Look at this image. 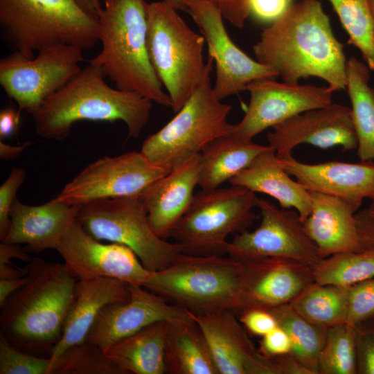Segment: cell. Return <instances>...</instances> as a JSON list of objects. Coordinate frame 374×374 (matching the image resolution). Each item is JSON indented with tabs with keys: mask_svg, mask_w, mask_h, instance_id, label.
I'll return each mask as SVG.
<instances>
[{
	"mask_svg": "<svg viewBox=\"0 0 374 374\" xmlns=\"http://www.w3.org/2000/svg\"><path fill=\"white\" fill-rule=\"evenodd\" d=\"M348 288L313 282L290 304L308 321L328 328L346 323Z\"/></svg>",
	"mask_w": 374,
	"mask_h": 374,
	"instance_id": "cell-32",
	"label": "cell"
},
{
	"mask_svg": "<svg viewBox=\"0 0 374 374\" xmlns=\"http://www.w3.org/2000/svg\"><path fill=\"white\" fill-rule=\"evenodd\" d=\"M357 374H374V317L355 326Z\"/></svg>",
	"mask_w": 374,
	"mask_h": 374,
	"instance_id": "cell-39",
	"label": "cell"
},
{
	"mask_svg": "<svg viewBox=\"0 0 374 374\" xmlns=\"http://www.w3.org/2000/svg\"><path fill=\"white\" fill-rule=\"evenodd\" d=\"M344 46L318 0H301L263 29L253 46L256 60L284 82L317 77L333 91L346 89Z\"/></svg>",
	"mask_w": 374,
	"mask_h": 374,
	"instance_id": "cell-1",
	"label": "cell"
},
{
	"mask_svg": "<svg viewBox=\"0 0 374 374\" xmlns=\"http://www.w3.org/2000/svg\"><path fill=\"white\" fill-rule=\"evenodd\" d=\"M213 62L208 56L204 78L189 99L143 141L140 152L152 163L170 171L212 141L232 133L234 124L227 120L232 107L221 102L211 84Z\"/></svg>",
	"mask_w": 374,
	"mask_h": 374,
	"instance_id": "cell-8",
	"label": "cell"
},
{
	"mask_svg": "<svg viewBox=\"0 0 374 374\" xmlns=\"http://www.w3.org/2000/svg\"><path fill=\"white\" fill-rule=\"evenodd\" d=\"M50 357L25 353L0 332V374H48Z\"/></svg>",
	"mask_w": 374,
	"mask_h": 374,
	"instance_id": "cell-37",
	"label": "cell"
},
{
	"mask_svg": "<svg viewBox=\"0 0 374 374\" xmlns=\"http://www.w3.org/2000/svg\"><path fill=\"white\" fill-rule=\"evenodd\" d=\"M271 129L267 134L268 145L278 159L292 157L301 144L321 149L338 145L346 151L357 148L351 109L338 103L296 114Z\"/></svg>",
	"mask_w": 374,
	"mask_h": 374,
	"instance_id": "cell-18",
	"label": "cell"
},
{
	"mask_svg": "<svg viewBox=\"0 0 374 374\" xmlns=\"http://www.w3.org/2000/svg\"><path fill=\"white\" fill-rule=\"evenodd\" d=\"M69 271L78 280L109 277L143 285L152 271L128 247L103 244L77 221L70 226L56 249Z\"/></svg>",
	"mask_w": 374,
	"mask_h": 374,
	"instance_id": "cell-17",
	"label": "cell"
},
{
	"mask_svg": "<svg viewBox=\"0 0 374 374\" xmlns=\"http://www.w3.org/2000/svg\"><path fill=\"white\" fill-rule=\"evenodd\" d=\"M129 287L130 299L105 305L98 314L84 341L105 350L154 323L193 318L188 310L168 302L140 285L130 283Z\"/></svg>",
	"mask_w": 374,
	"mask_h": 374,
	"instance_id": "cell-19",
	"label": "cell"
},
{
	"mask_svg": "<svg viewBox=\"0 0 374 374\" xmlns=\"http://www.w3.org/2000/svg\"><path fill=\"white\" fill-rule=\"evenodd\" d=\"M240 260V288L232 311L269 310L290 303L314 282L313 265L290 259L259 258Z\"/></svg>",
	"mask_w": 374,
	"mask_h": 374,
	"instance_id": "cell-16",
	"label": "cell"
},
{
	"mask_svg": "<svg viewBox=\"0 0 374 374\" xmlns=\"http://www.w3.org/2000/svg\"><path fill=\"white\" fill-rule=\"evenodd\" d=\"M26 177V171L13 168L7 179L0 186V240L3 241L10 225V211L16 194Z\"/></svg>",
	"mask_w": 374,
	"mask_h": 374,
	"instance_id": "cell-40",
	"label": "cell"
},
{
	"mask_svg": "<svg viewBox=\"0 0 374 374\" xmlns=\"http://www.w3.org/2000/svg\"><path fill=\"white\" fill-rule=\"evenodd\" d=\"M348 35V43L356 47L374 72V17L369 0H328Z\"/></svg>",
	"mask_w": 374,
	"mask_h": 374,
	"instance_id": "cell-34",
	"label": "cell"
},
{
	"mask_svg": "<svg viewBox=\"0 0 374 374\" xmlns=\"http://www.w3.org/2000/svg\"><path fill=\"white\" fill-rule=\"evenodd\" d=\"M77 221L96 240L130 248L152 271L166 268L181 252L176 242H168L153 231L139 195L98 199L82 205Z\"/></svg>",
	"mask_w": 374,
	"mask_h": 374,
	"instance_id": "cell-10",
	"label": "cell"
},
{
	"mask_svg": "<svg viewBox=\"0 0 374 374\" xmlns=\"http://www.w3.org/2000/svg\"><path fill=\"white\" fill-rule=\"evenodd\" d=\"M237 317L248 332L261 337L278 326L275 317L267 309H247Z\"/></svg>",
	"mask_w": 374,
	"mask_h": 374,
	"instance_id": "cell-41",
	"label": "cell"
},
{
	"mask_svg": "<svg viewBox=\"0 0 374 374\" xmlns=\"http://www.w3.org/2000/svg\"><path fill=\"white\" fill-rule=\"evenodd\" d=\"M130 283L109 277L78 280L66 315L62 337L51 360L66 348L84 341L100 310L107 304L130 299Z\"/></svg>",
	"mask_w": 374,
	"mask_h": 374,
	"instance_id": "cell-25",
	"label": "cell"
},
{
	"mask_svg": "<svg viewBox=\"0 0 374 374\" xmlns=\"http://www.w3.org/2000/svg\"><path fill=\"white\" fill-rule=\"evenodd\" d=\"M374 317V277L348 288L346 323L355 326Z\"/></svg>",
	"mask_w": 374,
	"mask_h": 374,
	"instance_id": "cell-38",
	"label": "cell"
},
{
	"mask_svg": "<svg viewBox=\"0 0 374 374\" xmlns=\"http://www.w3.org/2000/svg\"><path fill=\"white\" fill-rule=\"evenodd\" d=\"M89 13L97 16L102 8L100 0H76Z\"/></svg>",
	"mask_w": 374,
	"mask_h": 374,
	"instance_id": "cell-51",
	"label": "cell"
},
{
	"mask_svg": "<svg viewBox=\"0 0 374 374\" xmlns=\"http://www.w3.org/2000/svg\"><path fill=\"white\" fill-rule=\"evenodd\" d=\"M165 364L168 374H219L206 337L193 318L167 322Z\"/></svg>",
	"mask_w": 374,
	"mask_h": 374,
	"instance_id": "cell-27",
	"label": "cell"
},
{
	"mask_svg": "<svg viewBox=\"0 0 374 374\" xmlns=\"http://www.w3.org/2000/svg\"><path fill=\"white\" fill-rule=\"evenodd\" d=\"M199 154L172 168L139 195L151 228L163 239L169 238L191 204L199 184Z\"/></svg>",
	"mask_w": 374,
	"mask_h": 374,
	"instance_id": "cell-22",
	"label": "cell"
},
{
	"mask_svg": "<svg viewBox=\"0 0 374 374\" xmlns=\"http://www.w3.org/2000/svg\"><path fill=\"white\" fill-rule=\"evenodd\" d=\"M191 314L206 337L219 374H282L277 358L260 353L231 310Z\"/></svg>",
	"mask_w": 374,
	"mask_h": 374,
	"instance_id": "cell-20",
	"label": "cell"
},
{
	"mask_svg": "<svg viewBox=\"0 0 374 374\" xmlns=\"http://www.w3.org/2000/svg\"><path fill=\"white\" fill-rule=\"evenodd\" d=\"M20 109L6 107L0 112V139L1 141L14 135L19 126Z\"/></svg>",
	"mask_w": 374,
	"mask_h": 374,
	"instance_id": "cell-46",
	"label": "cell"
},
{
	"mask_svg": "<svg viewBox=\"0 0 374 374\" xmlns=\"http://www.w3.org/2000/svg\"><path fill=\"white\" fill-rule=\"evenodd\" d=\"M256 193L235 185L202 190L171 231L181 252L198 256L226 254L227 238L247 231L257 219Z\"/></svg>",
	"mask_w": 374,
	"mask_h": 374,
	"instance_id": "cell-9",
	"label": "cell"
},
{
	"mask_svg": "<svg viewBox=\"0 0 374 374\" xmlns=\"http://www.w3.org/2000/svg\"><path fill=\"white\" fill-rule=\"evenodd\" d=\"M371 8L374 17V0H369Z\"/></svg>",
	"mask_w": 374,
	"mask_h": 374,
	"instance_id": "cell-53",
	"label": "cell"
},
{
	"mask_svg": "<svg viewBox=\"0 0 374 374\" xmlns=\"http://www.w3.org/2000/svg\"><path fill=\"white\" fill-rule=\"evenodd\" d=\"M314 282L350 287L374 277V248L335 253L313 266Z\"/></svg>",
	"mask_w": 374,
	"mask_h": 374,
	"instance_id": "cell-33",
	"label": "cell"
},
{
	"mask_svg": "<svg viewBox=\"0 0 374 374\" xmlns=\"http://www.w3.org/2000/svg\"><path fill=\"white\" fill-rule=\"evenodd\" d=\"M145 0H104L98 14L101 50L89 63L99 66L116 88L170 107L149 59Z\"/></svg>",
	"mask_w": 374,
	"mask_h": 374,
	"instance_id": "cell-4",
	"label": "cell"
},
{
	"mask_svg": "<svg viewBox=\"0 0 374 374\" xmlns=\"http://www.w3.org/2000/svg\"><path fill=\"white\" fill-rule=\"evenodd\" d=\"M172 3L177 10H184V5L181 3V0H166Z\"/></svg>",
	"mask_w": 374,
	"mask_h": 374,
	"instance_id": "cell-52",
	"label": "cell"
},
{
	"mask_svg": "<svg viewBox=\"0 0 374 374\" xmlns=\"http://www.w3.org/2000/svg\"><path fill=\"white\" fill-rule=\"evenodd\" d=\"M25 276V268H19L13 264L0 265V280L19 278Z\"/></svg>",
	"mask_w": 374,
	"mask_h": 374,
	"instance_id": "cell-50",
	"label": "cell"
},
{
	"mask_svg": "<svg viewBox=\"0 0 374 374\" xmlns=\"http://www.w3.org/2000/svg\"><path fill=\"white\" fill-rule=\"evenodd\" d=\"M84 50L58 44L39 50L32 58L12 52L0 60V84L20 110L33 116L44 101L81 69Z\"/></svg>",
	"mask_w": 374,
	"mask_h": 374,
	"instance_id": "cell-11",
	"label": "cell"
},
{
	"mask_svg": "<svg viewBox=\"0 0 374 374\" xmlns=\"http://www.w3.org/2000/svg\"><path fill=\"white\" fill-rule=\"evenodd\" d=\"M346 77L357 155L362 162H374V89L369 85L370 69L352 57L347 60Z\"/></svg>",
	"mask_w": 374,
	"mask_h": 374,
	"instance_id": "cell-30",
	"label": "cell"
},
{
	"mask_svg": "<svg viewBox=\"0 0 374 374\" xmlns=\"http://www.w3.org/2000/svg\"><path fill=\"white\" fill-rule=\"evenodd\" d=\"M309 192L311 212L302 224L321 258L341 252L366 249L353 206L338 197Z\"/></svg>",
	"mask_w": 374,
	"mask_h": 374,
	"instance_id": "cell-24",
	"label": "cell"
},
{
	"mask_svg": "<svg viewBox=\"0 0 374 374\" xmlns=\"http://www.w3.org/2000/svg\"><path fill=\"white\" fill-rule=\"evenodd\" d=\"M82 205H70L55 197L39 206L24 204L16 199L10 211V225L2 242L26 244V252L56 249Z\"/></svg>",
	"mask_w": 374,
	"mask_h": 374,
	"instance_id": "cell-23",
	"label": "cell"
},
{
	"mask_svg": "<svg viewBox=\"0 0 374 374\" xmlns=\"http://www.w3.org/2000/svg\"><path fill=\"white\" fill-rule=\"evenodd\" d=\"M19 258L22 261L30 262L33 258L22 249L19 244L1 242L0 244V265L12 264L11 258Z\"/></svg>",
	"mask_w": 374,
	"mask_h": 374,
	"instance_id": "cell-47",
	"label": "cell"
},
{
	"mask_svg": "<svg viewBox=\"0 0 374 374\" xmlns=\"http://www.w3.org/2000/svg\"><path fill=\"white\" fill-rule=\"evenodd\" d=\"M221 11L224 19L237 28H243L251 13L250 0H209Z\"/></svg>",
	"mask_w": 374,
	"mask_h": 374,
	"instance_id": "cell-43",
	"label": "cell"
},
{
	"mask_svg": "<svg viewBox=\"0 0 374 374\" xmlns=\"http://www.w3.org/2000/svg\"><path fill=\"white\" fill-rule=\"evenodd\" d=\"M261 222L254 230L237 233L228 242L226 254L237 260L278 258L311 265L321 258L305 232L299 213L259 198Z\"/></svg>",
	"mask_w": 374,
	"mask_h": 374,
	"instance_id": "cell-13",
	"label": "cell"
},
{
	"mask_svg": "<svg viewBox=\"0 0 374 374\" xmlns=\"http://www.w3.org/2000/svg\"><path fill=\"white\" fill-rule=\"evenodd\" d=\"M142 286L195 314L233 311L240 288V260L228 255L180 252L168 267L151 271Z\"/></svg>",
	"mask_w": 374,
	"mask_h": 374,
	"instance_id": "cell-7",
	"label": "cell"
},
{
	"mask_svg": "<svg viewBox=\"0 0 374 374\" xmlns=\"http://www.w3.org/2000/svg\"><path fill=\"white\" fill-rule=\"evenodd\" d=\"M26 277L0 280V308L26 282Z\"/></svg>",
	"mask_w": 374,
	"mask_h": 374,
	"instance_id": "cell-48",
	"label": "cell"
},
{
	"mask_svg": "<svg viewBox=\"0 0 374 374\" xmlns=\"http://www.w3.org/2000/svg\"><path fill=\"white\" fill-rule=\"evenodd\" d=\"M269 310L290 337L292 345L290 354L309 374H318L319 357L328 328L308 321L290 303Z\"/></svg>",
	"mask_w": 374,
	"mask_h": 374,
	"instance_id": "cell-31",
	"label": "cell"
},
{
	"mask_svg": "<svg viewBox=\"0 0 374 374\" xmlns=\"http://www.w3.org/2000/svg\"><path fill=\"white\" fill-rule=\"evenodd\" d=\"M48 374H123L100 347L83 341L51 360Z\"/></svg>",
	"mask_w": 374,
	"mask_h": 374,
	"instance_id": "cell-36",
	"label": "cell"
},
{
	"mask_svg": "<svg viewBox=\"0 0 374 374\" xmlns=\"http://www.w3.org/2000/svg\"><path fill=\"white\" fill-rule=\"evenodd\" d=\"M206 42L208 56L215 64L213 89L223 99L247 90L249 83L258 79L274 78L278 73L253 60L232 41L219 8L209 0H181Z\"/></svg>",
	"mask_w": 374,
	"mask_h": 374,
	"instance_id": "cell-14",
	"label": "cell"
},
{
	"mask_svg": "<svg viewBox=\"0 0 374 374\" xmlns=\"http://www.w3.org/2000/svg\"><path fill=\"white\" fill-rule=\"evenodd\" d=\"M268 147L232 134L215 139L199 154L198 186L202 190L219 188L248 167Z\"/></svg>",
	"mask_w": 374,
	"mask_h": 374,
	"instance_id": "cell-28",
	"label": "cell"
},
{
	"mask_svg": "<svg viewBox=\"0 0 374 374\" xmlns=\"http://www.w3.org/2000/svg\"><path fill=\"white\" fill-rule=\"evenodd\" d=\"M169 172L141 152L105 157L87 166L55 198L70 205H84L98 199L140 195Z\"/></svg>",
	"mask_w": 374,
	"mask_h": 374,
	"instance_id": "cell-12",
	"label": "cell"
},
{
	"mask_svg": "<svg viewBox=\"0 0 374 374\" xmlns=\"http://www.w3.org/2000/svg\"><path fill=\"white\" fill-rule=\"evenodd\" d=\"M105 78L98 66L89 63L82 68L33 116L36 133L62 141L78 121H121L128 136L138 138L150 119L153 102L139 93L113 88Z\"/></svg>",
	"mask_w": 374,
	"mask_h": 374,
	"instance_id": "cell-3",
	"label": "cell"
},
{
	"mask_svg": "<svg viewBox=\"0 0 374 374\" xmlns=\"http://www.w3.org/2000/svg\"><path fill=\"white\" fill-rule=\"evenodd\" d=\"M32 142L27 141L24 144L13 146L5 143L2 141L0 142V159L1 160H8L17 157Z\"/></svg>",
	"mask_w": 374,
	"mask_h": 374,
	"instance_id": "cell-49",
	"label": "cell"
},
{
	"mask_svg": "<svg viewBox=\"0 0 374 374\" xmlns=\"http://www.w3.org/2000/svg\"><path fill=\"white\" fill-rule=\"evenodd\" d=\"M355 217L364 247L374 248V199L368 207L356 213Z\"/></svg>",
	"mask_w": 374,
	"mask_h": 374,
	"instance_id": "cell-45",
	"label": "cell"
},
{
	"mask_svg": "<svg viewBox=\"0 0 374 374\" xmlns=\"http://www.w3.org/2000/svg\"><path fill=\"white\" fill-rule=\"evenodd\" d=\"M167 322L151 324L104 351L123 374H166Z\"/></svg>",
	"mask_w": 374,
	"mask_h": 374,
	"instance_id": "cell-29",
	"label": "cell"
},
{
	"mask_svg": "<svg viewBox=\"0 0 374 374\" xmlns=\"http://www.w3.org/2000/svg\"><path fill=\"white\" fill-rule=\"evenodd\" d=\"M278 161L308 191L338 197L356 211L365 199H374V162L310 164L299 161L292 156Z\"/></svg>",
	"mask_w": 374,
	"mask_h": 374,
	"instance_id": "cell-21",
	"label": "cell"
},
{
	"mask_svg": "<svg viewBox=\"0 0 374 374\" xmlns=\"http://www.w3.org/2000/svg\"><path fill=\"white\" fill-rule=\"evenodd\" d=\"M290 176L280 166L274 150L269 146L229 181L255 193L268 195L282 208L295 209L303 222L311 212L310 192Z\"/></svg>",
	"mask_w": 374,
	"mask_h": 374,
	"instance_id": "cell-26",
	"label": "cell"
},
{
	"mask_svg": "<svg viewBox=\"0 0 374 374\" xmlns=\"http://www.w3.org/2000/svg\"><path fill=\"white\" fill-rule=\"evenodd\" d=\"M318 374H357L355 326L344 323L327 329Z\"/></svg>",
	"mask_w": 374,
	"mask_h": 374,
	"instance_id": "cell-35",
	"label": "cell"
},
{
	"mask_svg": "<svg viewBox=\"0 0 374 374\" xmlns=\"http://www.w3.org/2000/svg\"><path fill=\"white\" fill-rule=\"evenodd\" d=\"M250 12L258 19L274 21L292 6V0H250Z\"/></svg>",
	"mask_w": 374,
	"mask_h": 374,
	"instance_id": "cell-44",
	"label": "cell"
},
{
	"mask_svg": "<svg viewBox=\"0 0 374 374\" xmlns=\"http://www.w3.org/2000/svg\"><path fill=\"white\" fill-rule=\"evenodd\" d=\"M25 283L1 307L0 329L25 353L50 357L60 341L78 280L64 264L33 258Z\"/></svg>",
	"mask_w": 374,
	"mask_h": 374,
	"instance_id": "cell-2",
	"label": "cell"
},
{
	"mask_svg": "<svg viewBox=\"0 0 374 374\" xmlns=\"http://www.w3.org/2000/svg\"><path fill=\"white\" fill-rule=\"evenodd\" d=\"M0 31L12 52L28 58L55 45L85 50L99 42L98 17L76 0H0Z\"/></svg>",
	"mask_w": 374,
	"mask_h": 374,
	"instance_id": "cell-5",
	"label": "cell"
},
{
	"mask_svg": "<svg viewBox=\"0 0 374 374\" xmlns=\"http://www.w3.org/2000/svg\"><path fill=\"white\" fill-rule=\"evenodd\" d=\"M177 10L166 0L147 6L149 59L175 113L193 93L207 69L204 37L193 30Z\"/></svg>",
	"mask_w": 374,
	"mask_h": 374,
	"instance_id": "cell-6",
	"label": "cell"
},
{
	"mask_svg": "<svg viewBox=\"0 0 374 374\" xmlns=\"http://www.w3.org/2000/svg\"><path fill=\"white\" fill-rule=\"evenodd\" d=\"M267 358L290 353L291 341L287 333L278 325L262 337L258 348Z\"/></svg>",
	"mask_w": 374,
	"mask_h": 374,
	"instance_id": "cell-42",
	"label": "cell"
},
{
	"mask_svg": "<svg viewBox=\"0 0 374 374\" xmlns=\"http://www.w3.org/2000/svg\"><path fill=\"white\" fill-rule=\"evenodd\" d=\"M250 100L242 120L234 124L232 134L244 140L289 118L332 103L333 91L328 86L277 82L273 78L258 79L247 87Z\"/></svg>",
	"mask_w": 374,
	"mask_h": 374,
	"instance_id": "cell-15",
	"label": "cell"
}]
</instances>
